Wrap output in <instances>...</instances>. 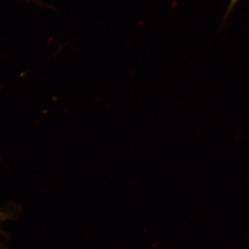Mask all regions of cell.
<instances>
[{
  "mask_svg": "<svg viewBox=\"0 0 249 249\" xmlns=\"http://www.w3.org/2000/svg\"><path fill=\"white\" fill-rule=\"evenodd\" d=\"M238 1V0H231V4L229 5V9L227 10V14H226L225 18H227L228 17V16H229V14H230L231 11V10L232 9V8L234 7V6H235L236 3Z\"/></svg>",
  "mask_w": 249,
  "mask_h": 249,
  "instance_id": "cell-1",
  "label": "cell"
}]
</instances>
